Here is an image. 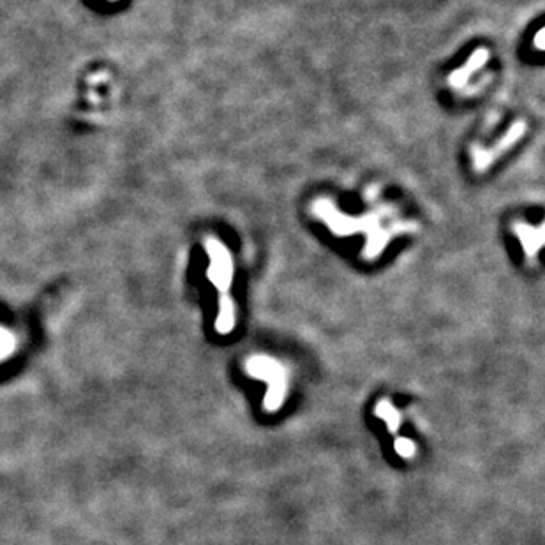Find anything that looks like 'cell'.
Returning a JSON list of instances; mask_svg holds the SVG:
<instances>
[{
	"instance_id": "cell-2",
	"label": "cell",
	"mask_w": 545,
	"mask_h": 545,
	"mask_svg": "<svg viewBox=\"0 0 545 545\" xmlns=\"http://www.w3.org/2000/svg\"><path fill=\"white\" fill-rule=\"evenodd\" d=\"M208 251H210V259H212L208 275L212 279V283L219 288L221 293L226 295L228 288L232 286L233 277L232 256L223 243L216 242V240H208Z\"/></svg>"
},
{
	"instance_id": "cell-3",
	"label": "cell",
	"mask_w": 545,
	"mask_h": 545,
	"mask_svg": "<svg viewBox=\"0 0 545 545\" xmlns=\"http://www.w3.org/2000/svg\"><path fill=\"white\" fill-rule=\"evenodd\" d=\"M374 413H376V416H380V418H383L385 422H387V429H389L392 434H396L397 431H399L400 427V413L399 409L394 406L392 403H390L389 399H381L380 403L376 404V408H374Z\"/></svg>"
},
{
	"instance_id": "cell-6",
	"label": "cell",
	"mask_w": 545,
	"mask_h": 545,
	"mask_svg": "<svg viewBox=\"0 0 545 545\" xmlns=\"http://www.w3.org/2000/svg\"><path fill=\"white\" fill-rule=\"evenodd\" d=\"M394 448L404 459H412L413 455L416 454V445L409 438H397Z\"/></svg>"
},
{
	"instance_id": "cell-1",
	"label": "cell",
	"mask_w": 545,
	"mask_h": 545,
	"mask_svg": "<svg viewBox=\"0 0 545 545\" xmlns=\"http://www.w3.org/2000/svg\"><path fill=\"white\" fill-rule=\"evenodd\" d=\"M248 373L258 380H265L268 383V394L265 397V409L277 412L286 397V374L279 362L268 357H255L248 362Z\"/></svg>"
},
{
	"instance_id": "cell-5",
	"label": "cell",
	"mask_w": 545,
	"mask_h": 545,
	"mask_svg": "<svg viewBox=\"0 0 545 545\" xmlns=\"http://www.w3.org/2000/svg\"><path fill=\"white\" fill-rule=\"evenodd\" d=\"M486 57H487L486 51H479V53H477V55H474L473 59L470 60V64H468V66L464 67V69H468V71H459V73H455V75H452V78H450L452 85L459 86L461 82H464V80L468 78V75H470V73H471L473 66H477V64H482L483 60H486Z\"/></svg>"
},
{
	"instance_id": "cell-4",
	"label": "cell",
	"mask_w": 545,
	"mask_h": 545,
	"mask_svg": "<svg viewBox=\"0 0 545 545\" xmlns=\"http://www.w3.org/2000/svg\"><path fill=\"white\" fill-rule=\"evenodd\" d=\"M219 318H217V332L228 333L235 326V304L228 295H223L219 304Z\"/></svg>"
},
{
	"instance_id": "cell-7",
	"label": "cell",
	"mask_w": 545,
	"mask_h": 545,
	"mask_svg": "<svg viewBox=\"0 0 545 545\" xmlns=\"http://www.w3.org/2000/svg\"><path fill=\"white\" fill-rule=\"evenodd\" d=\"M542 37H544V30H540L537 34V48L538 50H544V41H542Z\"/></svg>"
}]
</instances>
